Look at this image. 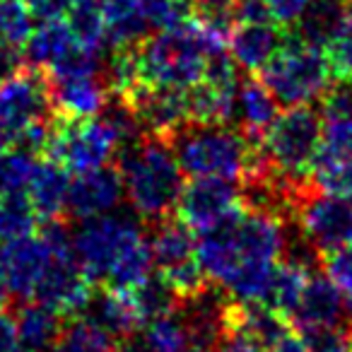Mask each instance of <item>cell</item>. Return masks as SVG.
Masks as SVG:
<instances>
[{
  "label": "cell",
  "mask_w": 352,
  "mask_h": 352,
  "mask_svg": "<svg viewBox=\"0 0 352 352\" xmlns=\"http://www.w3.org/2000/svg\"><path fill=\"white\" fill-rule=\"evenodd\" d=\"M285 246L283 217L244 206L220 227L201 234L198 261L227 299L263 304L275 265L285 258Z\"/></svg>",
  "instance_id": "6da1fadb"
},
{
  "label": "cell",
  "mask_w": 352,
  "mask_h": 352,
  "mask_svg": "<svg viewBox=\"0 0 352 352\" xmlns=\"http://www.w3.org/2000/svg\"><path fill=\"white\" fill-rule=\"evenodd\" d=\"M227 36L198 25L188 17L184 25L157 32L135 44L142 85L166 89H186L203 82L208 65L225 54Z\"/></svg>",
  "instance_id": "7a4b0ae2"
},
{
  "label": "cell",
  "mask_w": 352,
  "mask_h": 352,
  "mask_svg": "<svg viewBox=\"0 0 352 352\" xmlns=\"http://www.w3.org/2000/svg\"><path fill=\"white\" fill-rule=\"evenodd\" d=\"M123 193L138 217L147 225L174 217L184 191V171L169 142L142 135L118 152Z\"/></svg>",
  "instance_id": "3957f363"
},
{
  "label": "cell",
  "mask_w": 352,
  "mask_h": 352,
  "mask_svg": "<svg viewBox=\"0 0 352 352\" xmlns=\"http://www.w3.org/2000/svg\"><path fill=\"white\" fill-rule=\"evenodd\" d=\"M184 174L193 179H244L256 155V145L239 128L212 126V123H186L169 138Z\"/></svg>",
  "instance_id": "277c9868"
},
{
  "label": "cell",
  "mask_w": 352,
  "mask_h": 352,
  "mask_svg": "<svg viewBox=\"0 0 352 352\" xmlns=\"http://www.w3.org/2000/svg\"><path fill=\"white\" fill-rule=\"evenodd\" d=\"M321 128L323 121L316 109L294 107L280 113L261 140V164L289 191H302L311 182V166L321 147Z\"/></svg>",
  "instance_id": "5b68a950"
},
{
  "label": "cell",
  "mask_w": 352,
  "mask_h": 352,
  "mask_svg": "<svg viewBox=\"0 0 352 352\" xmlns=\"http://www.w3.org/2000/svg\"><path fill=\"white\" fill-rule=\"evenodd\" d=\"M331 56L321 46L307 44L297 34H289L285 46L261 70V82L273 92L278 104L287 109L309 107L321 99L333 85Z\"/></svg>",
  "instance_id": "8992f818"
},
{
  "label": "cell",
  "mask_w": 352,
  "mask_h": 352,
  "mask_svg": "<svg viewBox=\"0 0 352 352\" xmlns=\"http://www.w3.org/2000/svg\"><path fill=\"white\" fill-rule=\"evenodd\" d=\"M123 133L109 121L87 118V121H56L44 157L58 162L68 171L82 174L107 166L123 150Z\"/></svg>",
  "instance_id": "52a82bcc"
},
{
  "label": "cell",
  "mask_w": 352,
  "mask_h": 352,
  "mask_svg": "<svg viewBox=\"0 0 352 352\" xmlns=\"http://www.w3.org/2000/svg\"><path fill=\"white\" fill-rule=\"evenodd\" d=\"M292 217L304 244L316 251L318 258L352 244V198L328 196L309 184L294 206Z\"/></svg>",
  "instance_id": "ba28073f"
},
{
  "label": "cell",
  "mask_w": 352,
  "mask_h": 352,
  "mask_svg": "<svg viewBox=\"0 0 352 352\" xmlns=\"http://www.w3.org/2000/svg\"><path fill=\"white\" fill-rule=\"evenodd\" d=\"M140 236H145V230L133 217L102 215L80 225L73 234V249L92 285H102L118 256Z\"/></svg>",
  "instance_id": "9c48e42d"
},
{
  "label": "cell",
  "mask_w": 352,
  "mask_h": 352,
  "mask_svg": "<svg viewBox=\"0 0 352 352\" xmlns=\"http://www.w3.org/2000/svg\"><path fill=\"white\" fill-rule=\"evenodd\" d=\"M244 208L241 186L227 179H193L186 184L179 198V220L193 232L206 234L227 222L236 210Z\"/></svg>",
  "instance_id": "30bf717a"
},
{
  "label": "cell",
  "mask_w": 352,
  "mask_h": 352,
  "mask_svg": "<svg viewBox=\"0 0 352 352\" xmlns=\"http://www.w3.org/2000/svg\"><path fill=\"white\" fill-rule=\"evenodd\" d=\"M51 261L54 249L41 232L0 246V270L6 275L12 297L32 302L39 285L44 283Z\"/></svg>",
  "instance_id": "8fae6325"
},
{
  "label": "cell",
  "mask_w": 352,
  "mask_h": 352,
  "mask_svg": "<svg viewBox=\"0 0 352 352\" xmlns=\"http://www.w3.org/2000/svg\"><path fill=\"white\" fill-rule=\"evenodd\" d=\"M123 198L126 193H123V179L118 166L107 164L92 171H82L75 179H70L68 215L78 217L80 222L111 215V210H116Z\"/></svg>",
  "instance_id": "7c38bea8"
},
{
  "label": "cell",
  "mask_w": 352,
  "mask_h": 352,
  "mask_svg": "<svg viewBox=\"0 0 352 352\" xmlns=\"http://www.w3.org/2000/svg\"><path fill=\"white\" fill-rule=\"evenodd\" d=\"M49 78V75H46ZM51 104L60 121H87L97 118L109 107V85L99 75H75V78H49Z\"/></svg>",
  "instance_id": "4fadbf2b"
},
{
  "label": "cell",
  "mask_w": 352,
  "mask_h": 352,
  "mask_svg": "<svg viewBox=\"0 0 352 352\" xmlns=\"http://www.w3.org/2000/svg\"><path fill=\"white\" fill-rule=\"evenodd\" d=\"M287 32L278 22H236L230 32V56L236 68L249 75L258 73L278 56L287 41Z\"/></svg>",
  "instance_id": "5bb4252c"
},
{
  "label": "cell",
  "mask_w": 352,
  "mask_h": 352,
  "mask_svg": "<svg viewBox=\"0 0 352 352\" xmlns=\"http://www.w3.org/2000/svg\"><path fill=\"white\" fill-rule=\"evenodd\" d=\"M150 249L160 275H174L198 263L196 232L179 217L157 222L150 234Z\"/></svg>",
  "instance_id": "9a60e30c"
},
{
  "label": "cell",
  "mask_w": 352,
  "mask_h": 352,
  "mask_svg": "<svg viewBox=\"0 0 352 352\" xmlns=\"http://www.w3.org/2000/svg\"><path fill=\"white\" fill-rule=\"evenodd\" d=\"M82 316L87 321L97 323L99 328H104L118 342H128L145 326V318H142L140 309H138L135 297L128 292H116V289L107 287H99V292H94L92 302L85 309Z\"/></svg>",
  "instance_id": "2e32d148"
},
{
  "label": "cell",
  "mask_w": 352,
  "mask_h": 352,
  "mask_svg": "<svg viewBox=\"0 0 352 352\" xmlns=\"http://www.w3.org/2000/svg\"><path fill=\"white\" fill-rule=\"evenodd\" d=\"M68 191L70 176L65 166H60L49 157L36 162L30 184H27V198L39 220L56 222L68 215Z\"/></svg>",
  "instance_id": "e0dca14e"
},
{
  "label": "cell",
  "mask_w": 352,
  "mask_h": 352,
  "mask_svg": "<svg viewBox=\"0 0 352 352\" xmlns=\"http://www.w3.org/2000/svg\"><path fill=\"white\" fill-rule=\"evenodd\" d=\"M345 297L342 292L326 278V275H311L299 297L297 309L289 316L297 331L314 326H333V323H345Z\"/></svg>",
  "instance_id": "ac0fdd59"
},
{
  "label": "cell",
  "mask_w": 352,
  "mask_h": 352,
  "mask_svg": "<svg viewBox=\"0 0 352 352\" xmlns=\"http://www.w3.org/2000/svg\"><path fill=\"white\" fill-rule=\"evenodd\" d=\"M352 32V0H311L297 22L294 34L307 44L331 49L338 39Z\"/></svg>",
  "instance_id": "d6986e66"
},
{
  "label": "cell",
  "mask_w": 352,
  "mask_h": 352,
  "mask_svg": "<svg viewBox=\"0 0 352 352\" xmlns=\"http://www.w3.org/2000/svg\"><path fill=\"white\" fill-rule=\"evenodd\" d=\"M278 107H280L278 99L273 97V92L261 80L249 78L239 85L236 104H234V118L239 121V131L249 138L251 145L256 147L261 145L265 133L270 131L275 118L280 116Z\"/></svg>",
  "instance_id": "ffe728a7"
},
{
  "label": "cell",
  "mask_w": 352,
  "mask_h": 352,
  "mask_svg": "<svg viewBox=\"0 0 352 352\" xmlns=\"http://www.w3.org/2000/svg\"><path fill=\"white\" fill-rule=\"evenodd\" d=\"M15 323L25 352H54L63 338L65 318L39 302H22L15 309Z\"/></svg>",
  "instance_id": "44dd1931"
},
{
  "label": "cell",
  "mask_w": 352,
  "mask_h": 352,
  "mask_svg": "<svg viewBox=\"0 0 352 352\" xmlns=\"http://www.w3.org/2000/svg\"><path fill=\"white\" fill-rule=\"evenodd\" d=\"M311 268H309L307 258H283L273 270V278H270V287L265 294V307L278 311L280 316H285L289 321L292 311L297 309L299 297H302L304 287H307L309 278H311Z\"/></svg>",
  "instance_id": "7402d4cb"
},
{
  "label": "cell",
  "mask_w": 352,
  "mask_h": 352,
  "mask_svg": "<svg viewBox=\"0 0 352 352\" xmlns=\"http://www.w3.org/2000/svg\"><path fill=\"white\" fill-rule=\"evenodd\" d=\"M36 217L27 193H3L0 196V244L36 234Z\"/></svg>",
  "instance_id": "603a6c76"
},
{
  "label": "cell",
  "mask_w": 352,
  "mask_h": 352,
  "mask_svg": "<svg viewBox=\"0 0 352 352\" xmlns=\"http://www.w3.org/2000/svg\"><path fill=\"white\" fill-rule=\"evenodd\" d=\"M68 25L80 39V44L92 54H102L104 46H109L107 22H104L102 3L99 0H80L78 6L68 12Z\"/></svg>",
  "instance_id": "cb8c5ba5"
},
{
  "label": "cell",
  "mask_w": 352,
  "mask_h": 352,
  "mask_svg": "<svg viewBox=\"0 0 352 352\" xmlns=\"http://www.w3.org/2000/svg\"><path fill=\"white\" fill-rule=\"evenodd\" d=\"M34 34V12L30 0H0V44L25 49Z\"/></svg>",
  "instance_id": "d4e9b609"
},
{
  "label": "cell",
  "mask_w": 352,
  "mask_h": 352,
  "mask_svg": "<svg viewBox=\"0 0 352 352\" xmlns=\"http://www.w3.org/2000/svg\"><path fill=\"white\" fill-rule=\"evenodd\" d=\"M236 3L239 0H188L191 20L230 39L236 25Z\"/></svg>",
  "instance_id": "484cf974"
},
{
  "label": "cell",
  "mask_w": 352,
  "mask_h": 352,
  "mask_svg": "<svg viewBox=\"0 0 352 352\" xmlns=\"http://www.w3.org/2000/svg\"><path fill=\"white\" fill-rule=\"evenodd\" d=\"M302 340L309 352H352V323L304 328Z\"/></svg>",
  "instance_id": "4316f807"
},
{
  "label": "cell",
  "mask_w": 352,
  "mask_h": 352,
  "mask_svg": "<svg viewBox=\"0 0 352 352\" xmlns=\"http://www.w3.org/2000/svg\"><path fill=\"white\" fill-rule=\"evenodd\" d=\"M142 15H145L150 30H171L179 27L191 17L188 0H140Z\"/></svg>",
  "instance_id": "83f0119b"
},
{
  "label": "cell",
  "mask_w": 352,
  "mask_h": 352,
  "mask_svg": "<svg viewBox=\"0 0 352 352\" xmlns=\"http://www.w3.org/2000/svg\"><path fill=\"white\" fill-rule=\"evenodd\" d=\"M318 261H321L326 278L342 292L345 304H352V244L336 251H328Z\"/></svg>",
  "instance_id": "f1b7e54d"
},
{
  "label": "cell",
  "mask_w": 352,
  "mask_h": 352,
  "mask_svg": "<svg viewBox=\"0 0 352 352\" xmlns=\"http://www.w3.org/2000/svg\"><path fill=\"white\" fill-rule=\"evenodd\" d=\"M212 352H268V350H265L263 342H258L251 333H246L244 328L225 321L222 336H220V340H217V345L212 347Z\"/></svg>",
  "instance_id": "f546056e"
},
{
  "label": "cell",
  "mask_w": 352,
  "mask_h": 352,
  "mask_svg": "<svg viewBox=\"0 0 352 352\" xmlns=\"http://www.w3.org/2000/svg\"><path fill=\"white\" fill-rule=\"evenodd\" d=\"M265 6L270 10V17L287 30V27H297L307 8L311 6V0H265Z\"/></svg>",
  "instance_id": "4dcf8cb0"
},
{
  "label": "cell",
  "mask_w": 352,
  "mask_h": 352,
  "mask_svg": "<svg viewBox=\"0 0 352 352\" xmlns=\"http://www.w3.org/2000/svg\"><path fill=\"white\" fill-rule=\"evenodd\" d=\"M333 63V73L342 82H352V32L338 39L336 44L328 49Z\"/></svg>",
  "instance_id": "1f68e13d"
},
{
  "label": "cell",
  "mask_w": 352,
  "mask_h": 352,
  "mask_svg": "<svg viewBox=\"0 0 352 352\" xmlns=\"http://www.w3.org/2000/svg\"><path fill=\"white\" fill-rule=\"evenodd\" d=\"M78 3L80 0H30V8L36 20L51 22V20H60V17H68V12Z\"/></svg>",
  "instance_id": "d6a6232c"
},
{
  "label": "cell",
  "mask_w": 352,
  "mask_h": 352,
  "mask_svg": "<svg viewBox=\"0 0 352 352\" xmlns=\"http://www.w3.org/2000/svg\"><path fill=\"white\" fill-rule=\"evenodd\" d=\"M0 352H25L17 333L15 314L0 309Z\"/></svg>",
  "instance_id": "836d02e7"
},
{
  "label": "cell",
  "mask_w": 352,
  "mask_h": 352,
  "mask_svg": "<svg viewBox=\"0 0 352 352\" xmlns=\"http://www.w3.org/2000/svg\"><path fill=\"white\" fill-rule=\"evenodd\" d=\"M22 68H25V63H22L20 51L0 44V85H6L8 80L15 78Z\"/></svg>",
  "instance_id": "e575fe53"
},
{
  "label": "cell",
  "mask_w": 352,
  "mask_h": 352,
  "mask_svg": "<svg viewBox=\"0 0 352 352\" xmlns=\"http://www.w3.org/2000/svg\"><path fill=\"white\" fill-rule=\"evenodd\" d=\"M268 352H309V350H307V345H304L302 338H294L292 333H289V336H285L278 345L270 347Z\"/></svg>",
  "instance_id": "d590c367"
},
{
  "label": "cell",
  "mask_w": 352,
  "mask_h": 352,
  "mask_svg": "<svg viewBox=\"0 0 352 352\" xmlns=\"http://www.w3.org/2000/svg\"><path fill=\"white\" fill-rule=\"evenodd\" d=\"M10 299H12L10 287H8L6 275H3V270H0V309H6L8 304H10Z\"/></svg>",
  "instance_id": "8d00e7d4"
}]
</instances>
